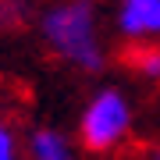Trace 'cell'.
I'll use <instances>...</instances> for the list:
<instances>
[{
    "label": "cell",
    "mask_w": 160,
    "mask_h": 160,
    "mask_svg": "<svg viewBox=\"0 0 160 160\" xmlns=\"http://www.w3.org/2000/svg\"><path fill=\"white\" fill-rule=\"evenodd\" d=\"M125 64L146 82H160V43H135L125 50Z\"/></svg>",
    "instance_id": "cell-5"
},
{
    "label": "cell",
    "mask_w": 160,
    "mask_h": 160,
    "mask_svg": "<svg viewBox=\"0 0 160 160\" xmlns=\"http://www.w3.org/2000/svg\"><path fill=\"white\" fill-rule=\"evenodd\" d=\"M146 160H160V146H153V149H149V157Z\"/></svg>",
    "instance_id": "cell-8"
},
{
    "label": "cell",
    "mask_w": 160,
    "mask_h": 160,
    "mask_svg": "<svg viewBox=\"0 0 160 160\" xmlns=\"http://www.w3.org/2000/svg\"><path fill=\"white\" fill-rule=\"evenodd\" d=\"M29 14V0H0V29H18Z\"/></svg>",
    "instance_id": "cell-7"
},
{
    "label": "cell",
    "mask_w": 160,
    "mask_h": 160,
    "mask_svg": "<svg viewBox=\"0 0 160 160\" xmlns=\"http://www.w3.org/2000/svg\"><path fill=\"white\" fill-rule=\"evenodd\" d=\"M39 39L57 61L96 75L107 68L96 0H61L39 14Z\"/></svg>",
    "instance_id": "cell-1"
},
{
    "label": "cell",
    "mask_w": 160,
    "mask_h": 160,
    "mask_svg": "<svg viewBox=\"0 0 160 160\" xmlns=\"http://www.w3.org/2000/svg\"><path fill=\"white\" fill-rule=\"evenodd\" d=\"M0 160H22V142L7 118H0Z\"/></svg>",
    "instance_id": "cell-6"
},
{
    "label": "cell",
    "mask_w": 160,
    "mask_h": 160,
    "mask_svg": "<svg viewBox=\"0 0 160 160\" xmlns=\"http://www.w3.org/2000/svg\"><path fill=\"white\" fill-rule=\"evenodd\" d=\"M29 160H75L68 135L57 128H32L29 135Z\"/></svg>",
    "instance_id": "cell-4"
},
{
    "label": "cell",
    "mask_w": 160,
    "mask_h": 160,
    "mask_svg": "<svg viewBox=\"0 0 160 160\" xmlns=\"http://www.w3.org/2000/svg\"><path fill=\"white\" fill-rule=\"evenodd\" d=\"M114 25L128 46L160 43V0H118Z\"/></svg>",
    "instance_id": "cell-3"
},
{
    "label": "cell",
    "mask_w": 160,
    "mask_h": 160,
    "mask_svg": "<svg viewBox=\"0 0 160 160\" xmlns=\"http://www.w3.org/2000/svg\"><path fill=\"white\" fill-rule=\"evenodd\" d=\"M132 132V100L118 86H103L89 96L78 118V142L89 153H110Z\"/></svg>",
    "instance_id": "cell-2"
}]
</instances>
